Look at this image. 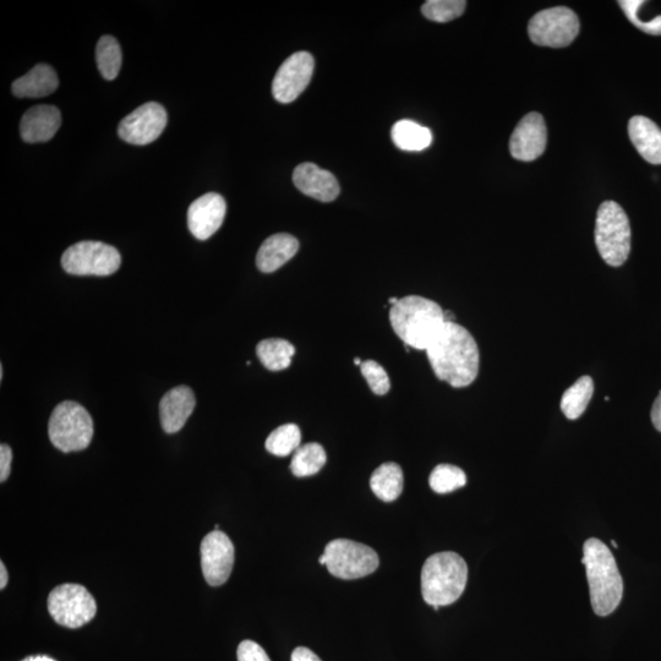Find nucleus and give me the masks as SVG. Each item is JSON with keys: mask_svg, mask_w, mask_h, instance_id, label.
<instances>
[{"mask_svg": "<svg viewBox=\"0 0 661 661\" xmlns=\"http://www.w3.org/2000/svg\"><path fill=\"white\" fill-rule=\"evenodd\" d=\"M436 378L456 389L472 385L479 374L480 354L471 332L456 322H446L426 349Z\"/></svg>", "mask_w": 661, "mask_h": 661, "instance_id": "f257e3e1", "label": "nucleus"}, {"mask_svg": "<svg viewBox=\"0 0 661 661\" xmlns=\"http://www.w3.org/2000/svg\"><path fill=\"white\" fill-rule=\"evenodd\" d=\"M583 554L594 613L602 617L613 614L624 595V581L615 557L597 538L584 543Z\"/></svg>", "mask_w": 661, "mask_h": 661, "instance_id": "f03ea898", "label": "nucleus"}, {"mask_svg": "<svg viewBox=\"0 0 661 661\" xmlns=\"http://www.w3.org/2000/svg\"><path fill=\"white\" fill-rule=\"evenodd\" d=\"M396 335L407 347L426 351L446 324L445 311L433 300L409 296L398 300L390 310Z\"/></svg>", "mask_w": 661, "mask_h": 661, "instance_id": "7ed1b4c3", "label": "nucleus"}, {"mask_svg": "<svg viewBox=\"0 0 661 661\" xmlns=\"http://www.w3.org/2000/svg\"><path fill=\"white\" fill-rule=\"evenodd\" d=\"M468 566L456 553H439L425 561L422 594L426 604L447 606L456 603L466 589Z\"/></svg>", "mask_w": 661, "mask_h": 661, "instance_id": "20e7f679", "label": "nucleus"}, {"mask_svg": "<svg viewBox=\"0 0 661 661\" xmlns=\"http://www.w3.org/2000/svg\"><path fill=\"white\" fill-rule=\"evenodd\" d=\"M595 245L606 264L624 265L631 251V226L626 212L615 201L600 205L595 221Z\"/></svg>", "mask_w": 661, "mask_h": 661, "instance_id": "39448f33", "label": "nucleus"}, {"mask_svg": "<svg viewBox=\"0 0 661 661\" xmlns=\"http://www.w3.org/2000/svg\"><path fill=\"white\" fill-rule=\"evenodd\" d=\"M94 420L83 406L73 401L58 404L48 423V435L54 447L69 453L83 451L94 437Z\"/></svg>", "mask_w": 661, "mask_h": 661, "instance_id": "423d86ee", "label": "nucleus"}, {"mask_svg": "<svg viewBox=\"0 0 661 661\" xmlns=\"http://www.w3.org/2000/svg\"><path fill=\"white\" fill-rule=\"evenodd\" d=\"M326 567L332 576L351 579L363 578L378 570L379 555L370 546L348 539L332 540L326 545Z\"/></svg>", "mask_w": 661, "mask_h": 661, "instance_id": "0eeeda50", "label": "nucleus"}, {"mask_svg": "<svg viewBox=\"0 0 661 661\" xmlns=\"http://www.w3.org/2000/svg\"><path fill=\"white\" fill-rule=\"evenodd\" d=\"M122 256L116 248L102 242L85 240L64 251V271L75 276H111L119 270Z\"/></svg>", "mask_w": 661, "mask_h": 661, "instance_id": "6e6552de", "label": "nucleus"}, {"mask_svg": "<svg viewBox=\"0 0 661 661\" xmlns=\"http://www.w3.org/2000/svg\"><path fill=\"white\" fill-rule=\"evenodd\" d=\"M48 611L58 625L80 628L94 620L97 604L92 594L80 584H62L48 597Z\"/></svg>", "mask_w": 661, "mask_h": 661, "instance_id": "1a4fd4ad", "label": "nucleus"}, {"mask_svg": "<svg viewBox=\"0 0 661 661\" xmlns=\"http://www.w3.org/2000/svg\"><path fill=\"white\" fill-rule=\"evenodd\" d=\"M579 34V20L573 10L557 7L543 10L533 16L528 35L535 45L551 48L570 46Z\"/></svg>", "mask_w": 661, "mask_h": 661, "instance_id": "9d476101", "label": "nucleus"}, {"mask_svg": "<svg viewBox=\"0 0 661 661\" xmlns=\"http://www.w3.org/2000/svg\"><path fill=\"white\" fill-rule=\"evenodd\" d=\"M167 120L166 109L160 103H145L120 122L118 134L128 144L149 145L160 138Z\"/></svg>", "mask_w": 661, "mask_h": 661, "instance_id": "9b49d317", "label": "nucleus"}, {"mask_svg": "<svg viewBox=\"0 0 661 661\" xmlns=\"http://www.w3.org/2000/svg\"><path fill=\"white\" fill-rule=\"evenodd\" d=\"M315 62L308 52L292 54L280 69L272 83V95L280 103H292L303 94L310 84Z\"/></svg>", "mask_w": 661, "mask_h": 661, "instance_id": "f8f14e48", "label": "nucleus"}, {"mask_svg": "<svg viewBox=\"0 0 661 661\" xmlns=\"http://www.w3.org/2000/svg\"><path fill=\"white\" fill-rule=\"evenodd\" d=\"M201 567L206 582L212 587L228 581L234 566V545L226 533L213 531L202 540Z\"/></svg>", "mask_w": 661, "mask_h": 661, "instance_id": "ddd939ff", "label": "nucleus"}, {"mask_svg": "<svg viewBox=\"0 0 661 661\" xmlns=\"http://www.w3.org/2000/svg\"><path fill=\"white\" fill-rule=\"evenodd\" d=\"M548 144V130L542 114L528 113L517 124L511 136L510 151L513 158L532 162L544 154Z\"/></svg>", "mask_w": 661, "mask_h": 661, "instance_id": "4468645a", "label": "nucleus"}, {"mask_svg": "<svg viewBox=\"0 0 661 661\" xmlns=\"http://www.w3.org/2000/svg\"><path fill=\"white\" fill-rule=\"evenodd\" d=\"M227 205L223 196L209 193L190 205L188 226L196 239L206 240L215 234L225 221Z\"/></svg>", "mask_w": 661, "mask_h": 661, "instance_id": "2eb2a0df", "label": "nucleus"}, {"mask_svg": "<svg viewBox=\"0 0 661 661\" xmlns=\"http://www.w3.org/2000/svg\"><path fill=\"white\" fill-rule=\"evenodd\" d=\"M293 182L303 194L321 202L336 200L341 193L337 178L310 162L294 169Z\"/></svg>", "mask_w": 661, "mask_h": 661, "instance_id": "dca6fc26", "label": "nucleus"}, {"mask_svg": "<svg viewBox=\"0 0 661 661\" xmlns=\"http://www.w3.org/2000/svg\"><path fill=\"white\" fill-rule=\"evenodd\" d=\"M196 400L188 386L174 387L160 403L161 425L167 434L178 433L193 414Z\"/></svg>", "mask_w": 661, "mask_h": 661, "instance_id": "f3484780", "label": "nucleus"}, {"mask_svg": "<svg viewBox=\"0 0 661 661\" xmlns=\"http://www.w3.org/2000/svg\"><path fill=\"white\" fill-rule=\"evenodd\" d=\"M62 125V114L54 106H36L27 111L20 123L21 138L29 144L46 142L57 134Z\"/></svg>", "mask_w": 661, "mask_h": 661, "instance_id": "a211bd4d", "label": "nucleus"}, {"mask_svg": "<svg viewBox=\"0 0 661 661\" xmlns=\"http://www.w3.org/2000/svg\"><path fill=\"white\" fill-rule=\"evenodd\" d=\"M298 250L299 242L296 237L287 233L275 234V236L267 238L261 245L258 256H256V265L261 272H275L293 259Z\"/></svg>", "mask_w": 661, "mask_h": 661, "instance_id": "6ab92c4d", "label": "nucleus"}, {"mask_svg": "<svg viewBox=\"0 0 661 661\" xmlns=\"http://www.w3.org/2000/svg\"><path fill=\"white\" fill-rule=\"evenodd\" d=\"M628 135L638 154L652 165H661V129L647 117L636 116L628 123Z\"/></svg>", "mask_w": 661, "mask_h": 661, "instance_id": "aec40b11", "label": "nucleus"}, {"mask_svg": "<svg viewBox=\"0 0 661 661\" xmlns=\"http://www.w3.org/2000/svg\"><path fill=\"white\" fill-rule=\"evenodd\" d=\"M56 71L47 64H38L29 73L13 83V94L20 98H41L53 94L58 89Z\"/></svg>", "mask_w": 661, "mask_h": 661, "instance_id": "412c9836", "label": "nucleus"}, {"mask_svg": "<svg viewBox=\"0 0 661 661\" xmlns=\"http://www.w3.org/2000/svg\"><path fill=\"white\" fill-rule=\"evenodd\" d=\"M391 138L398 149L408 152L424 151L433 142L430 129L407 119L393 125Z\"/></svg>", "mask_w": 661, "mask_h": 661, "instance_id": "4be33fe9", "label": "nucleus"}, {"mask_svg": "<svg viewBox=\"0 0 661 661\" xmlns=\"http://www.w3.org/2000/svg\"><path fill=\"white\" fill-rule=\"evenodd\" d=\"M403 472L397 463H384L371 475L370 486L373 493L384 502H392L403 491Z\"/></svg>", "mask_w": 661, "mask_h": 661, "instance_id": "5701e85b", "label": "nucleus"}, {"mask_svg": "<svg viewBox=\"0 0 661 661\" xmlns=\"http://www.w3.org/2000/svg\"><path fill=\"white\" fill-rule=\"evenodd\" d=\"M594 393V382L591 376H582L567 389L561 398V411L570 420H576L586 412Z\"/></svg>", "mask_w": 661, "mask_h": 661, "instance_id": "b1692460", "label": "nucleus"}, {"mask_svg": "<svg viewBox=\"0 0 661 661\" xmlns=\"http://www.w3.org/2000/svg\"><path fill=\"white\" fill-rule=\"evenodd\" d=\"M256 353L266 369L281 371L291 366L296 348L291 342L281 340V338H269L258 344Z\"/></svg>", "mask_w": 661, "mask_h": 661, "instance_id": "393cba45", "label": "nucleus"}, {"mask_svg": "<svg viewBox=\"0 0 661 661\" xmlns=\"http://www.w3.org/2000/svg\"><path fill=\"white\" fill-rule=\"evenodd\" d=\"M326 461L327 456L324 447L316 444V442H310V444L300 446L294 452L291 471L298 478L311 477V475L321 471Z\"/></svg>", "mask_w": 661, "mask_h": 661, "instance_id": "a878e982", "label": "nucleus"}, {"mask_svg": "<svg viewBox=\"0 0 661 661\" xmlns=\"http://www.w3.org/2000/svg\"><path fill=\"white\" fill-rule=\"evenodd\" d=\"M96 62L103 78L106 80L117 78L122 68L123 56L116 38L112 36L100 38L96 47Z\"/></svg>", "mask_w": 661, "mask_h": 661, "instance_id": "bb28decb", "label": "nucleus"}, {"mask_svg": "<svg viewBox=\"0 0 661 661\" xmlns=\"http://www.w3.org/2000/svg\"><path fill=\"white\" fill-rule=\"evenodd\" d=\"M302 442V431L296 424L280 426L267 437L266 450L277 457H287L296 452Z\"/></svg>", "mask_w": 661, "mask_h": 661, "instance_id": "cd10ccee", "label": "nucleus"}, {"mask_svg": "<svg viewBox=\"0 0 661 661\" xmlns=\"http://www.w3.org/2000/svg\"><path fill=\"white\" fill-rule=\"evenodd\" d=\"M430 488L437 494H449L467 484V475L461 468L440 464L429 478Z\"/></svg>", "mask_w": 661, "mask_h": 661, "instance_id": "c85d7f7f", "label": "nucleus"}, {"mask_svg": "<svg viewBox=\"0 0 661 661\" xmlns=\"http://www.w3.org/2000/svg\"><path fill=\"white\" fill-rule=\"evenodd\" d=\"M466 7L464 0H428L422 7V13L435 23H449L460 18Z\"/></svg>", "mask_w": 661, "mask_h": 661, "instance_id": "c756f323", "label": "nucleus"}, {"mask_svg": "<svg viewBox=\"0 0 661 661\" xmlns=\"http://www.w3.org/2000/svg\"><path fill=\"white\" fill-rule=\"evenodd\" d=\"M620 7L624 10L626 18L631 21L637 29L646 32L648 35L661 36V15L657 16L648 23H644L638 16V10L641 9L644 2L642 0H621Z\"/></svg>", "mask_w": 661, "mask_h": 661, "instance_id": "7c9ffc66", "label": "nucleus"}, {"mask_svg": "<svg viewBox=\"0 0 661 661\" xmlns=\"http://www.w3.org/2000/svg\"><path fill=\"white\" fill-rule=\"evenodd\" d=\"M360 370L368 382L371 391L375 395L384 396L391 389V382L389 375H387L384 368L379 363L374 362V360H368V362L360 365Z\"/></svg>", "mask_w": 661, "mask_h": 661, "instance_id": "2f4dec72", "label": "nucleus"}, {"mask_svg": "<svg viewBox=\"0 0 661 661\" xmlns=\"http://www.w3.org/2000/svg\"><path fill=\"white\" fill-rule=\"evenodd\" d=\"M237 657L238 661H271L265 649L253 641L240 643Z\"/></svg>", "mask_w": 661, "mask_h": 661, "instance_id": "473e14b6", "label": "nucleus"}, {"mask_svg": "<svg viewBox=\"0 0 661 661\" xmlns=\"http://www.w3.org/2000/svg\"><path fill=\"white\" fill-rule=\"evenodd\" d=\"M13 452L8 445L0 446V482L4 483L12 471Z\"/></svg>", "mask_w": 661, "mask_h": 661, "instance_id": "72a5a7b5", "label": "nucleus"}, {"mask_svg": "<svg viewBox=\"0 0 661 661\" xmlns=\"http://www.w3.org/2000/svg\"><path fill=\"white\" fill-rule=\"evenodd\" d=\"M292 661H322L313 650L305 647H298L294 649L292 654Z\"/></svg>", "mask_w": 661, "mask_h": 661, "instance_id": "f704fd0d", "label": "nucleus"}, {"mask_svg": "<svg viewBox=\"0 0 661 661\" xmlns=\"http://www.w3.org/2000/svg\"><path fill=\"white\" fill-rule=\"evenodd\" d=\"M650 417H652V423L654 425V428L660 431L661 433V392L659 393L657 400H655L653 404L652 413H650Z\"/></svg>", "mask_w": 661, "mask_h": 661, "instance_id": "c9c22d12", "label": "nucleus"}, {"mask_svg": "<svg viewBox=\"0 0 661 661\" xmlns=\"http://www.w3.org/2000/svg\"><path fill=\"white\" fill-rule=\"evenodd\" d=\"M8 584V572L5 568L4 562H0V589L7 587Z\"/></svg>", "mask_w": 661, "mask_h": 661, "instance_id": "e433bc0d", "label": "nucleus"}, {"mask_svg": "<svg viewBox=\"0 0 661 661\" xmlns=\"http://www.w3.org/2000/svg\"><path fill=\"white\" fill-rule=\"evenodd\" d=\"M23 661H56V660L46 657V655H32V657H27Z\"/></svg>", "mask_w": 661, "mask_h": 661, "instance_id": "4c0bfd02", "label": "nucleus"}, {"mask_svg": "<svg viewBox=\"0 0 661 661\" xmlns=\"http://www.w3.org/2000/svg\"><path fill=\"white\" fill-rule=\"evenodd\" d=\"M398 300H400V299H397V298H390V299H389V303L391 304V307H393V305L397 304Z\"/></svg>", "mask_w": 661, "mask_h": 661, "instance_id": "58836bf2", "label": "nucleus"}, {"mask_svg": "<svg viewBox=\"0 0 661 661\" xmlns=\"http://www.w3.org/2000/svg\"><path fill=\"white\" fill-rule=\"evenodd\" d=\"M354 364L355 365H362L363 363H362V360H360L359 358H355L354 359Z\"/></svg>", "mask_w": 661, "mask_h": 661, "instance_id": "ea45409f", "label": "nucleus"}, {"mask_svg": "<svg viewBox=\"0 0 661 661\" xmlns=\"http://www.w3.org/2000/svg\"><path fill=\"white\" fill-rule=\"evenodd\" d=\"M3 373H4L3 366H0V381L3 380Z\"/></svg>", "mask_w": 661, "mask_h": 661, "instance_id": "a19ab883", "label": "nucleus"}, {"mask_svg": "<svg viewBox=\"0 0 661 661\" xmlns=\"http://www.w3.org/2000/svg\"><path fill=\"white\" fill-rule=\"evenodd\" d=\"M611 545H613L614 548H616V549L619 548V544H617L616 542H614V540H613V542H611Z\"/></svg>", "mask_w": 661, "mask_h": 661, "instance_id": "79ce46f5", "label": "nucleus"}]
</instances>
